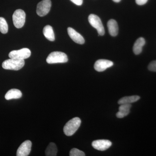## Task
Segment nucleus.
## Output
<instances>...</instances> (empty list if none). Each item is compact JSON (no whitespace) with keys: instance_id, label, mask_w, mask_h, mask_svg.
Wrapping results in <instances>:
<instances>
[{"instance_id":"ddd939ff","label":"nucleus","mask_w":156,"mask_h":156,"mask_svg":"<svg viewBox=\"0 0 156 156\" xmlns=\"http://www.w3.org/2000/svg\"><path fill=\"white\" fill-rule=\"evenodd\" d=\"M107 27L110 34L112 37L116 36L119 32V27L115 20L111 19L108 22Z\"/></svg>"},{"instance_id":"f257e3e1","label":"nucleus","mask_w":156,"mask_h":156,"mask_svg":"<svg viewBox=\"0 0 156 156\" xmlns=\"http://www.w3.org/2000/svg\"><path fill=\"white\" fill-rule=\"evenodd\" d=\"M81 123V119L78 117H75L69 120L63 128L65 134L67 136H72L80 128Z\"/></svg>"},{"instance_id":"5701e85b","label":"nucleus","mask_w":156,"mask_h":156,"mask_svg":"<svg viewBox=\"0 0 156 156\" xmlns=\"http://www.w3.org/2000/svg\"><path fill=\"white\" fill-rule=\"evenodd\" d=\"M74 4L78 6H80L83 4V0H70Z\"/></svg>"},{"instance_id":"423d86ee","label":"nucleus","mask_w":156,"mask_h":156,"mask_svg":"<svg viewBox=\"0 0 156 156\" xmlns=\"http://www.w3.org/2000/svg\"><path fill=\"white\" fill-rule=\"evenodd\" d=\"M51 7L50 0H43L37 5V14L41 17L44 16L50 12Z\"/></svg>"},{"instance_id":"39448f33","label":"nucleus","mask_w":156,"mask_h":156,"mask_svg":"<svg viewBox=\"0 0 156 156\" xmlns=\"http://www.w3.org/2000/svg\"><path fill=\"white\" fill-rule=\"evenodd\" d=\"M12 18L14 26L17 28H22L25 22V12L21 9H17L14 11Z\"/></svg>"},{"instance_id":"4468645a","label":"nucleus","mask_w":156,"mask_h":156,"mask_svg":"<svg viewBox=\"0 0 156 156\" xmlns=\"http://www.w3.org/2000/svg\"><path fill=\"white\" fill-rule=\"evenodd\" d=\"M22 96V93L20 90L17 89H10L6 93L5 98L6 100H9L13 99H18Z\"/></svg>"},{"instance_id":"6e6552de","label":"nucleus","mask_w":156,"mask_h":156,"mask_svg":"<svg viewBox=\"0 0 156 156\" xmlns=\"http://www.w3.org/2000/svg\"><path fill=\"white\" fill-rule=\"evenodd\" d=\"M32 142L30 140H26L21 144L17 149V156H27L31 150Z\"/></svg>"},{"instance_id":"a211bd4d","label":"nucleus","mask_w":156,"mask_h":156,"mask_svg":"<svg viewBox=\"0 0 156 156\" xmlns=\"http://www.w3.org/2000/svg\"><path fill=\"white\" fill-rule=\"evenodd\" d=\"M58 150L57 147L54 143H50L45 151V155L47 156H56Z\"/></svg>"},{"instance_id":"2eb2a0df","label":"nucleus","mask_w":156,"mask_h":156,"mask_svg":"<svg viewBox=\"0 0 156 156\" xmlns=\"http://www.w3.org/2000/svg\"><path fill=\"white\" fill-rule=\"evenodd\" d=\"M145 44V41L143 37H140L137 39L134 43L133 46V52L135 55H138L141 53L143 47Z\"/></svg>"},{"instance_id":"4be33fe9","label":"nucleus","mask_w":156,"mask_h":156,"mask_svg":"<svg viewBox=\"0 0 156 156\" xmlns=\"http://www.w3.org/2000/svg\"><path fill=\"white\" fill-rule=\"evenodd\" d=\"M148 0H136V2L139 5H143L147 2Z\"/></svg>"},{"instance_id":"dca6fc26","label":"nucleus","mask_w":156,"mask_h":156,"mask_svg":"<svg viewBox=\"0 0 156 156\" xmlns=\"http://www.w3.org/2000/svg\"><path fill=\"white\" fill-rule=\"evenodd\" d=\"M43 34L45 37L50 41H55V35L53 29L51 26H46L43 29Z\"/></svg>"},{"instance_id":"aec40b11","label":"nucleus","mask_w":156,"mask_h":156,"mask_svg":"<svg viewBox=\"0 0 156 156\" xmlns=\"http://www.w3.org/2000/svg\"><path fill=\"white\" fill-rule=\"evenodd\" d=\"M86 155L83 151L77 148H73L69 153L70 156H85Z\"/></svg>"},{"instance_id":"f3484780","label":"nucleus","mask_w":156,"mask_h":156,"mask_svg":"<svg viewBox=\"0 0 156 156\" xmlns=\"http://www.w3.org/2000/svg\"><path fill=\"white\" fill-rule=\"evenodd\" d=\"M140 99V97L138 95L126 96V97L122 98L119 99V100L118 101V104L119 105L126 104H131V103L136 102Z\"/></svg>"},{"instance_id":"f8f14e48","label":"nucleus","mask_w":156,"mask_h":156,"mask_svg":"<svg viewBox=\"0 0 156 156\" xmlns=\"http://www.w3.org/2000/svg\"><path fill=\"white\" fill-rule=\"evenodd\" d=\"M131 106V104H128L121 105L119 107V111L116 114L117 118L122 119L128 115L130 113Z\"/></svg>"},{"instance_id":"0eeeda50","label":"nucleus","mask_w":156,"mask_h":156,"mask_svg":"<svg viewBox=\"0 0 156 156\" xmlns=\"http://www.w3.org/2000/svg\"><path fill=\"white\" fill-rule=\"evenodd\" d=\"M31 55V51L28 48H22L20 50H13L9 53L10 58L24 59L28 58Z\"/></svg>"},{"instance_id":"9b49d317","label":"nucleus","mask_w":156,"mask_h":156,"mask_svg":"<svg viewBox=\"0 0 156 156\" xmlns=\"http://www.w3.org/2000/svg\"><path fill=\"white\" fill-rule=\"evenodd\" d=\"M68 33L70 37L73 41L80 44H83L85 43V40L83 37L74 29L71 27H68L67 29Z\"/></svg>"},{"instance_id":"f03ea898","label":"nucleus","mask_w":156,"mask_h":156,"mask_svg":"<svg viewBox=\"0 0 156 156\" xmlns=\"http://www.w3.org/2000/svg\"><path fill=\"white\" fill-rule=\"evenodd\" d=\"M24 64V60L10 58L3 62L2 66L4 69L17 71L22 69Z\"/></svg>"},{"instance_id":"9d476101","label":"nucleus","mask_w":156,"mask_h":156,"mask_svg":"<svg viewBox=\"0 0 156 156\" xmlns=\"http://www.w3.org/2000/svg\"><path fill=\"white\" fill-rule=\"evenodd\" d=\"M112 145V142L108 140H94L92 143V146L93 147L100 151L106 150Z\"/></svg>"},{"instance_id":"7ed1b4c3","label":"nucleus","mask_w":156,"mask_h":156,"mask_svg":"<svg viewBox=\"0 0 156 156\" xmlns=\"http://www.w3.org/2000/svg\"><path fill=\"white\" fill-rule=\"evenodd\" d=\"M68 61L67 56L63 52H53L50 53L47 58V62L49 64L65 63Z\"/></svg>"},{"instance_id":"b1692460","label":"nucleus","mask_w":156,"mask_h":156,"mask_svg":"<svg viewBox=\"0 0 156 156\" xmlns=\"http://www.w3.org/2000/svg\"><path fill=\"white\" fill-rule=\"evenodd\" d=\"M121 1V0H113V2H116V3L119 2L120 1Z\"/></svg>"},{"instance_id":"6ab92c4d","label":"nucleus","mask_w":156,"mask_h":156,"mask_svg":"<svg viewBox=\"0 0 156 156\" xmlns=\"http://www.w3.org/2000/svg\"><path fill=\"white\" fill-rule=\"evenodd\" d=\"M9 30L8 23L5 18L0 17V32L3 34H7Z\"/></svg>"},{"instance_id":"412c9836","label":"nucleus","mask_w":156,"mask_h":156,"mask_svg":"<svg viewBox=\"0 0 156 156\" xmlns=\"http://www.w3.org/2000/svg\"><path fill=\"white\" fill-rule=\"evenodd\" d=\"M148 69L151 71L156 72V60L150 62L148 66Z\"/></svg>"},{"instance_id":"1a4fd4ad","label":"nucleus","mask_w":156,"mask_h":156,"mask_svg":"<svg viewBox=\"0 0 156 156\" xmlns=\"http://www.w3.org/2000/svg\"><path fill=\"white\" fill-rule=\"evenodd\" d=\"M112 62L107 59H98L94 64L95 70L99 72L104 71L107 69L112 67L113 65Z\"/></svg>"},{"instance_id":"20e7f679","label":"nucleus","mask_w":156,"mask_h":156,"mask_svg":"<svg viewBox=\"0 0 156 156\" xmlns=\"http://www.w3.org/2000/svg\"><path fill=\"white\" fill-rule=\"evenodd\" d=\"M88 20L92 26L96 29L99 35L103 36L105 34L104 27L100 18L98 16L94 14H90L88 17Z\"/></svg>"}]
</instances>
